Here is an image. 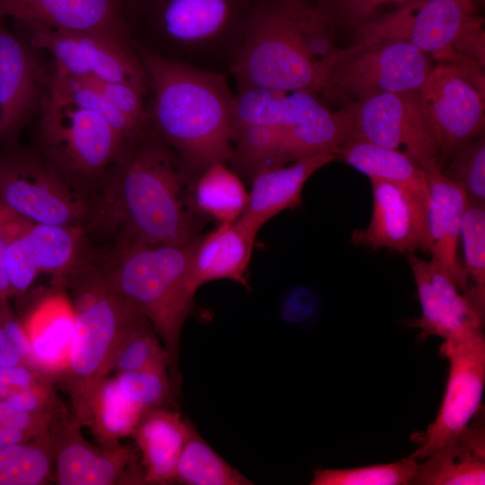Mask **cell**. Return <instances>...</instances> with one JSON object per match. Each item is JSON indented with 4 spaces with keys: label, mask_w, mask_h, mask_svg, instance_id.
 <instances>
[{
    "label": "cell",
    "mask_w": 485,
    "mask_h": 485,
    "mask_svg": "<svg viewBox=\"0 0 485 485\" xmlns=\"http://www.w3.org/2000/svg\"><path fill=\"white\" fill-rule=\"evenodd\" d=\"M410 0H319L315 6L334 31L357 30L370 20L381 5L394 3L400 6Z\"/></svg>",
    "instance_id": "obj_39"
},
{
    "label": "cell",
    "mask_w": 485,
    "mask_h": 485,
    "mask_svg": "<svg viewBox=\"0 0 485 485\" xmlns=\"http://www.w3.org/2000/svg\"><path fill=\"white\" fill-rule=\"evenodd\" d=\"M133 45L151 92L147 112L154 133L193 180L215 163H229L234 93L226 75Z\"/></svg>",
    "instance_id": "obj_2"
},
{
    "label": "cell",
    "mask_w": 485,
    "mask_h": 485,
    "mask_svg": "<svg viewBox=\"0 0 485 485\" xmlns=\"http://www.w3.org/2000/svg\"><path fill=\"white\" fill-rule=\"evenodd\" d=\"M48 428L29 441L0 449V485H41L52 474Z\"/></svg>",
    "instance_id": "obj_33"
},
{
    "label": "cell",
    "mask_w": 485,
    "mask_h": 485,
    "mask_svg": "<svg viewBox=\"0 0 485 485\" xmlns=\"http://www.w3.org/2000/svg\"><path fill=\"white\" fill-rule=\"evenodd\" d=\"M4 401L15 409L33 412L44 413L53 417L66 410L55 392L53 384L42 381L22 389Z\"/></svg>",
    "instance_id": "obj_41"
},
{
    "label": "cell",
    "mask_w": 485,
    "mask_h": 485,
    "mask_svg": "<svg viewBox=\"0 0 485 485\" xmlns=\"http://www.w3.org/2000/svg\"><path fill=\"white\" fill-rule=\"evenodd\" d=\"M440 168L458 148L484 134V70L436 64L419 90Z\"/></svg>",
    "instance_id": "obj_11"
},
{
    "label": "cell",
    "mask_w": 485,
    "mask_h": 485,
    "mask_svg": "<svg viewBox=\"0 0 485 485\" xmlns=\"http://www.w3.org/2000/svg\"><path fill=\"white\" fill-rule=\"evenodd\" d=\"M29 343L28 366L53 384L65 372L75 329V312L63 291L44 296L22 322Z\"/></svg>",
    "instance_id": "obj_23"
},
{
    "label": "cell",
    "mask_w": 485,
    "mask_h": 485,
    "mask_svg": "<svg viewBox=\"0 0 485 485\" xmlns=\"http://www.w3.org/2000/svg\"><path fill=\"white\" fill-rule=\"evenodd\" d=\"M48 96L99 114L118 132L126 144L137 139L150 128L137 124L120 112L96 86L84 77L71 75L56 69L49 82Z\"/></svg>",
    "instance_id": "obj_30"
},
{
    "label": "cell",
    "mask_w": 485,
    "mask_h": 485,
    "mask_svg": "<svg viewBox=\"0 0 485 485\" xmlns=\"http://www.w3.org/2000/svg\"><path fill=\"white\" fill-rule=\"evenodd\" d=\"M31 224L0 200V304L8 302L13 296L4 269L6 245Z\"/></svg>",
    "instance_id": "obj_42"
},
{
    "label": "cell",
    "mask_w": 485,
    "mask_h": 485,
    "mask_svg": "<svg viewBox=\"0 0 485 485\" xmlns=\"http://www.w3.org/2000/svg\"><path fill=\"white\" fill-rule=\"evenodd\" d=\"M174 481L185 485H249L252 482L226 463L190 423Z\"/></svg>",
    "instance_id": "obj_31"
},
{
    "label": "cell",
    "mask_w": 485,
    "mask_h": 485,
    "mask_svg": "<svg viewBox=\"0 0 485 485\" xmlns=\"http://www.w3.org/2000/svg\"><path fill=\"white\" fill-rule=\"evenodd\" d=\"M226 163H215L194 180L191 197L195 208L220 223L233 222L243 213L249 193L240 175Z\"/></svg>",
    "instance_id": "obj_29"
},
{
    "label": "cell",
    "mask_w": 485,
    "mask_h": 485,
    "mask_svg": "<svg viewBox=\"0 0 485 485\" xmlns=\"http://www.w3.org/2000/svg\"><path fill=\"white\" fill-rule=\"evenodd\" d=\"M42 381L49 382L27 365L2 366L0 367V401H5L13 393Z\"/></svg>",
    "instance_id": "obj_43"
},
{
    "label": "cell",
    "mask_w": 485,
    "mask_h": 485,
    "mask_svg": "<svg viewBox=\"0 0 485 485\" xmlns=\"http://www.w3.org/2000/svg\"><path fill=\"white\" fill-rule=\"evenodd\" d=\"M434 66L429 56L404 41L353 42L340 48L321 93L348 102L416 92Z\"/></svg>",
    "instance_id": "obj_9"
},
{
    "label": "cell",
    "mask_w": 485,
    "mask_h": 485,
    "mask_svg": "<svg viewBox=\"0 0 485 485\" xmlns=\"http://www.w3.org/2000/svg\"><path fill=\"white\" fill-rule=\"evenodd\" d=\"M260 227L242 216L220 223L193 242L190 286L194 294L204 284L227 279L248 287L246 272Z\"/></svg>",
    "instance_id": "obj_20"
},
{
    "label": "cell",
    "mask_w": 485,
    "mask_h": 485,
    "mask_svg": "<svg viewBox=\"0 0 485 485\" xmlns=\"http://www.w3.org/2000/svg\"><path fill=\"white\" fill-rule=\"evenodd\" d=\"M84 228L31 223L9 241L4 269L13 295L24 294L41 273L61 284L80 257Z\"/></svg>",
    "instance_id": "obj_18"
},
{
    "label": "cell",
    "mask_w": 485,
    "mask_h": 485,
    "mask_svg": "<svg viewBox=\"0 0 485 485\" xmlns=\"http://www.w3.org/2000/svg\"><path fill=\"white\" fill-rule=\"evenodd\" d=\"M194 241L116 243L113 254L103 260L115 288L146 316L161 339L169 357L173 399L178 398L181 384V333L194 304L195 294L190 286Z\"/></svg>",
    "instance_id": "obj_6"
},
{
    "label": "cell",
    "mask_w": 485,
    "mask_h": 485,
    "mask_svg": "<svg viewBox=\"0 0 485 485\" xmlns=\"http://www.w3.org/2000/svg\"><path fill=\"white\" fill-rule=\"evenodd\" d=\"M256 0H128L134 43L163 57L230 75Z\"/></svg>",
    "instance_id": "obj_5"
},
{
    "label": "cell",
    "mask_w": 485,
    "mask_h": 485,
    "mask_svg": "<svg viewBox=\"0 0 485 485\" xmlns=\"http://www.w3.org/2000/svg\"><path fill=\"white\" fill-rule=\"evenodd\" d=\"M464 269L469 287L464 295L485 316V204L468 201L461 228Z\"/></svg>",
    "instance_id": "obj_34"
},
{
    "label": "cell",
    "mask_w": 485,
    "mask_h": 485,
    "mask_svg": "<svg viewBox=\"0 0 485 485\" xmlns=\"http://www.w3.org/2000/svg\"><path fill=\"white\" fill-rule=\"evenodd\" d=\"M341 109L349 124L350 139L402 152L426 171L440 170L437 147L419 91L348 101Z\"/></svg>",
    "instance_id": "obj_12"
},
{
    "label": "cell",
    "mask_w": 485,
    "mask_h": 485,
    "mask_svg": "<svg viewBox=\"0 0 485 485\" xmlns=\"http://www.w3.org/2000/svg\"><path fill=\"white\" fill-rule=\"evenodd\" d=\"M21 26L33 47L54 57L57 70L75 76L125 83L148 92L146 75L132 40L38 25Z\"/></svg>",
    "instance_id": "obj_13"
},
{
    "label": "cell",
    "mask_w": 485,
    "mask_h": 485,
    "mask_svg": "<svg viewBox=\"0 0 485 485\" xmlns=\"http://www.w3.org/2000/svg\"><path fill=\"white\" fill-rule=\"evenodd\" d=\"M334 160L332 152H322L301 157L288 166L260 171L251 178L247 206L241 216L261 228L283 210L295 208L301 205L308 179Z\"/></svg>",
    "instance_id": "obj_26"
},
{
    "label": "cell",
    "mask_w": 485,
    "mask_h": 485,
    "mask_svg": "<svg viewBox=\"0 0 485 485\" xmlns=\"http://www.w3.org/2000/svg\"><path fill=\"white\" fill-rule=\"evenodd\" d=\"M190 423L180 413L158 408L147 412L131 435L142 454L144 481L147 484L175 482L176 465Z\"/></svg>",
    "instance_id": "obj_27"
},
{
    "label": "cell",
    "mask_w": 485,
    "mask_h": 485,
    "mask_svg": "<svg viewBox=\"0 0 485 485\" xmlns=\"http://www.w3.org/2000/svg\"><path fill=\"white\" fill-rule=\"evenodd\" d=\"M29 343L20 322L9 303L0 304V367L28 366Z\"/></svg>",
    "instance_id": "obj_40"
},
{
    "label": "cell",
    "mask_w": 485,
    "mask_h": 485,
    "mask_svg": "<svg viewBox=\"0 0 485 485\" xmlns=\"http://www.w3.org/2000/svg\"><path fill=\"white\" fill-rule=\"evenodd\" d=\"M34 436L21 430L0 427V449L29 441Z\"/></svg>",
    "instance_id": "obj_44"
},
{
    "label": "cell",
    "mask_w": 485,
    "mask_h": 485,
    "mask_svg": "<svg viewBox=\"0 0 485 485\" xmlns=\"http://www.w3.org/2000/svg\"><path fill=\"white\" fill-rule=\"evenodd\" d=\"M287 162L322 152H332L350 139V128L342 110H331L315 93H288L283 117Z\"/></svg>",
    "instance_id": "obj_21"
},
{
    "label": "cell",
    "mask_w": 485,
    "mask_h": 485,
    "mask_svg": "<svg viewBox=\"0 0 485 485\" xmlns=\"http://www.w3.org/2000/svg\"><path fill=\"white\" fill-rule=\"evenodd\" d=\"M38 135L41 155L75 186L104 177L127 145L99 114L48 96Z\"/></svg>",
    "instance_id": "obj_8"
},
{
    "label": "cell",
    "mask_w": 485,
    "mask_h": 485,
    "mask_svg": "<svg viewBox=\"0 0 485 485\" xmlns=\"http://www.w3.org/2000/svg\"><path fill=\"white\" fill-rule=\"evenodd\" d=\"M408 260L421 306V315L410 325L420 331L419 339L438 336L449 345L483 331L484 315L447 275L415 253L408 254Z\"/></svg>",
    "instance_id": "obj_16"
},
{
    "label": "cell",
    "mask_w": 485,
    "mask_h": 485,
    "mask_svg": "<svg viewBox=\"0 0 485 485\" xmlns=\"http://www.w3.org/2000/svg\"><path fill=\"white\" fill-rule=\"evenodd\" d=\"M167 369L169 357L149 322L136 329L123 342L113 362L115 373Z\"/></svg>",
    "instance_id": "obj_37"
},
{
    "label": "cell",
    "mask_w": 485,
    "mask_h": 485,
    "mask_svg": "<svg viewBox=\"0 0 485 485\" xmlns=\"http://www.w3.org/2000/svg\"><path fill=\"white\" fill-rule=\"evenodd\" d=\"M193 179L150 128L126 145L108 172L93 223L107 224L117 242L181 244L200 235Z\"/></svg>",
    "instance_id": "obj_1"
},
{
    "label": "cell",
    "mask_w": 485,
    "mask_h": 485,
    "mask_svg": "<svg viewBox=\"0 0 485 485\" xmlns=\"http://www.w3.org/2000/svg\"><path fill=\"white\" fill-rule=\"evenodd\" d=\"M121 394L145 413L163 408L172 396L167 369H145L116 373Z\"/></svg>",
    "instance_id": "obj_38"
},
{
    "label": "cell",
    "mask_w": 485,
    "mask_h": 485,
    "mask_svg": "<svg viewBox=\"0 0 485 485\" xmlns=\"http://www.w3.org/2000/svg\"><path fill=\"white\" fill-rule=\"evenodd\" d=\"M76 189L41 154H0V200L31 223L84 227L90 207Z\"/></svg>",
    "instance_id": "obj_10"
},
{
    "label": "cell",
    "mask_w": 485,
    "mask_h": 485,
    "mask_svg": "<svg viewBox=\"0 0 485 485\" xmlns=\"http://www.w3.org/2000/svg\"><path fill=\"white\" fill-rule=\"evenodd\" d=\"M333 154L336 159L369 179H381L403 188L428 210L427 171L402 152L349 139L337 147Z\"/></svg>",
    "instance_id": "obj_28"
},
{
    "label": "cell",
    "mask_w": 485,
    "mask_h": 485,
    "mask_svg": "<svg viewBox=\"0 0 485 485\" xmlns=\"http://www.w3.org/2000/svg\"><path fill=\"white\" fill-rule=\"evenodd\" d=\"M429 192L428 226L430 262L447 275L464 294L468 275L458 258V242L468 205L464 190L440 170L427 171Z\"/></svg>",
    "instance_id": "obj_22"
},
{
    "label": "cell",
    "mask_w": 485,
    "mask_h": 485,
    "mask_svg": "<svg viewBox=\"0 0 485 485\" xmlns=\"http://www.w3.org/2000/svg\"><path fill=\"white\" fill-rule=\"evenodd\" d=\"M369 180L373 194L371 219L366 228L352 232L351 242L372 250L428 253V208L396 184L381 179Z\"/></svg>",
    "instance_id": "obj_17"
},
{
    "label": "cell",
    "mask_w": 485,
    "mask_h": 485,
    "mask_svg": "<svg viewBox=\"0 0 485 485\" xmlns=\"http://www.w3.org/2000/svg\"><path fill=\"white\" fill-rule=\"evenodd\" d=\"M75 312L68 364L57 383L68 394L71 413L87 426L96 392L112 371L126 339L148 322L113 286L103 260L80 257L65 275Z\"/></svg>",
    "instance_id": "obj_4"
},
{
    "label": "cell",
    "mask_w": 485,
    "mask_h": 485,
    "mask_svg": "<svg viewBox=\"0 0 485 485\" xmlns=\"http://www.w3.org/2000/svg\"><path fill=\"white\" fill-rule=\"evenodd\" d=\"M440 172L464 190L468 201L485 204L484 134L454 151Z\"/></svg>",
    "instance_id": "obj_36"
},
{
    "label": "cell",
    "mask_w": 485,
    "mask_h": 485,
    "mask_svg": "<svg viewBox=\"0 0 485 485\" xmlns=\"http://www.w3.org/2000/svg\"><path fill=\"white\" fill-rule=\"evenodd\" d=\"M340 48L304 0H256L231 68L237 89L322 93Z\"/></svg>",
    "instance_id": "obj_3"
},
{
    "label": "cell",
    "mask_w": 485,
    "mask_h": 485,
    "mask_svg": "<svg viewBox=\"0 0 485 485\" xmlns=\"http://www.w3.org/2000/svg\"><path fill=\"white\" fill-rule=\"evenodd\" d=\"M485 422L481 407L457 435L419 463L412 484L483 485Z\"/></svg>",
    "instance_id": "obj_25"
},
{
    "label": "cell",
    "mask_w": 485,
    "mask_h": 485,
    "mask_svg": "<svg viewBox=\"0 0 485 485\" xmlns=\"http://www.w3.org/2000/svg\"><path fill=\"white\" fill-rule=\"evenodd\" d=\"M410 455L402 460L349 469H317L311 485H409L419 466Z\"/></svg>",
    "instance_id": "obj_35"
},
{
    "label": "cell",
    "mask_w": 485,
    "mask_h": 485,
    "mask_svg": "<svg viewBox=\"0 0 485 485\" xmlns=\"http://www.w3.org/2000/svg\"><path fill=\"white\" fill-rule=\"evenodd\" d=\"M401 40L436 64L484 70L483 18L472 0H410L354 31L353 42Z\"/></svg>",
    "instance_id": "obj_7"
},
{
    "label": "cell",
    "mask_w": 485,
    "mask_h": 485,
    "mask_svg": "<svg viewBox=\"0 0 485 485\" xmlns=\"http://www.w3.org/2000/svg\"><path fill=\"white\" fill-rule=\"evenodd\" d=\"M39 67L31 48L0 17V140L16 135L38 95Z\"/></svg>",
    "instance_id": "obj_24"
},
{
    "label": "cell",
    "mask_w": 485,
    "mask_h": 485,
    "mask_svg": "<svg viewBox=\"0 0 485 485\" xmlns=\"http://www.w3.org/2000/svg\"><path fill=\"white\" fill-rule=\"evenodd\" d=\"M81 425L66 410L48 427L55 481L59 485L145 483L135 454L120 443L97 447L82 435Z\"/></svg>",
    "instance_id": "obj_15"
},
{
    "label": "cell",
    "mask_w": 485,
    "mask_h": 485,
    "mask_svg": "<svg viewBox=\"0 0 485 485\" xmlns=\"http://www.w3.org/2000/svg\"><path fill=\"white\" fill-rule=\"evenodd\" d=\"M146 414L121 394L114 376H108L96 392L87 426L101 445L113 446L131 436Z\"/></svg>",
    "instance_id": "obj_32"
},
{
    "label": "cell",
    "mask_w": 485,
    "mask_h": 485,
    "mask_svg": "<svg viewBox=\"0 0 485 485\" xmlns=\"http://www.w3.org/2000/svg\"><path fill=\"white\" fill-rule=\"evenodd\" d=\"M128 0H0V17L19 25L130 40Z\"/></svg>",
    "instance_id": "obj_19"
},
{
    "label": "cell",
    "mask_w": 485,
    "mask_h": 485,
    "mask_svg": "<svg viewBox=\"0 0 485 485\" xmlns=\"http://www.w3.org/2000/svg\"><path fill=\"white\" fill-rule=\"evenodd\" d=\"M441 354L449 361V373L438 413L419 438L410 456L423 461L462 431L481 406L485 384L483 331L454 344H442Z\"/></svg>",
    "instance_id": "obj_14"
}]
</instances>
